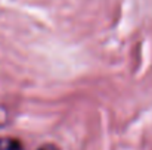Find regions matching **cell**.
Here are the masks:
<instances>
[{
  "label": "cell",
  "instance_id": "6da1fadb",
  "mask_svg": "<svg viewBox=\"0 0 152 150\" xmlns=\"http://www.w3.org/2000/svg\"><path fill=\"white\" fill-rule=\"evenodd\" d=\"M21 143L12 138H0V150H21Z\"/></svg>",
  "mask_w": 152,
  "mask_h": 150
},
{
  "label": "cell",
  "instance_id": "7a4b0ae2",
  "mask_svg": "<svg viewBox=\"0 0 152 150\" xmlns=\"http://www.w3.org/2000/svg\"><path fill=\"white\" fill-rule=\"evenodd\" d=\"M39 150H58L55 146H43L42 149H39Z\"/></svg>",
  "mask_w": 152,
  "mask_h": 150
}]
</instances>
